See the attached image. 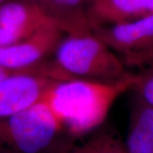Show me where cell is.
Listing matches in <instances>:
<instances>
[{"mask_svg": "<svg viewBox=\"0 0 153 153\" xmlns=\"http://www.w3.org/2000/svg\"><path fill=\"white\" fill-rule=\"evenodd\" d=\"M135 75L120 81L100 82L70 79L55 82L44 100L49 105L64 131L81 136L92 131L106 118L111 107L123 94L133 89Z\"/></svg>", "mask_w": 153, "mask_h": 153, "instance_id": "1", "label": "cell"}, {"mask_svg": "<svg viewBox=\"0 0 153 153\" xmlns=\"http://www.w3.org/2000/svg\"><path fill=\"white\" fill-rule=\"evenodd\" d=\"M53 63L67 80L113 82L129 75L120 57L94 33L63 38Z\"/></svg>", "mask_w": 153, "mask_h": 153, "instance_id": "2", "label": "cell"}, {"mask_svg": "<svg viewBox=\"0 0 153 153\" xmlns=\"http://www.w3.org/2000/svg\"><path fill=\"white\" fill-rule=\"evenodd\" d=\"M64 131L44 100L0 119V147L14 153H44Z\"/></svg>", "mask_w": 153, "mask_h": 153, "instance_id": "3", "label": "cell"}, {"mask_svg": "<svg viewBox=\"0 0 153 153\" xmlns=\"http://www.w3.org/2000/svg\"><path fill=\"white\" fill-rule=\"evenodd\" d=\"M61 75L52 61L14 71L0 82V119L17 114L43 100Z\"/></svg>", "mask_w": 153, "mask_h": 153, "instance_id": "4", "label": "cell"}, {"mask_svg": "<svg viewBox=\"0 0 153 153\" xmlns=\"http://www.w3.org/2000/svg\"><path fill=\"white\" fill-rule=\"evenodd\" d=\"M94 33L120 57L125 66L153 65V15L100 27Z\"/></svg>", "mask_w": 153, "mask_h": 153, "instance_id": "5", "label": "cell"}, {"mask_svg": "<svg viewBox=\"0 0 153 153\" xmlns=\"http://www.w3.org/2000/svg\"><path fill=\"white\" fill-rule=\"evenodd\" d=\"M64 38L56 24L42 28L30 38L17 44L0 47V66L9 71H20L49 60Z\"/></svg>", "mask_w": 153, "mask_h": 153, "instance_id": "6", "label": "cell"}, {"mask_svg": "<svg viewBox=\"0 0 153 153\" xmlns=\"http://www.w3.org/2000/svg\"><path fill=\"white\" fill-rule=\"evenodd\" d=\"M55 24L40 5L28 0H8L0 5V47L17 44Z\"/></svg>", "mask_w": 153, "mask_h": 153, "instance_id": "7", "label": "cell"}, {"mask_svg": "<svg viewBox=\"0 0 153 153\" xmlns=\"http://www.w3.org/2000/svg\"><path fill=\"white\" fill-rule=\"evenodd\" d=\"M153 15V0H91L88 16L93 32Z\"/></svg>", "mask_w": 153, "mask_h": 153, "instance_id": "8", "label": "cell"}, {"mask_svg": "<svg viewBox=\"0 0 153 153\" xmlns=\"http://www.w3.org/2000/svg\"><path fill=\"white\" fill-rule=\"evenodd\" d=\"M90 0H44L43 9L64 33H93L88 16Z\"/></svg>", "mask_w": 153, "mask_h": 153, "instance_id": "9", "label": "cell"}, {"mask_svg": "<svg viewBox=\"0 0 153 153\" xmlns=\"http://www.w3.org/2000/svg\"><path fill=\"white\" fill-rule=\"evenodd\" d=\"M124 146L127 153H153V133L130 116Z\"/></svg>", "mask_w": 153, "mask_h": 153, "instance_id": "10", "label": "cell"}, {"mask_svg": "<svg viewBox=\"0 0 153 153\" xmlns=\"http://www.w3.org/2000/svg\"><path fill=\"white\" fill-rule=\"evenodd\" d=\"M70 153H127L125 146L110 132H102L90 138Z\"/></svg>", "mask_w": 153, "mask_h": 153, "instance_id": "11", "label": "cell"}, {"mask_svg": "<svg viewBox=\"0 0 153 153\" xmlns=\"http://www.w3.org/2000/svg\"><path fill=\"white\" fill-rule=\"evenodd\" d=\"M133 89L146 103L153 107V68L135 75Z\"/></svg>", "mask_w": 153, "mask_h": 153, "instance_id": "12", "label": "cell"}, {"mask_svg": "<svg viewBox=\"0 0 153 153\" xmlns=\"http://www.w3.org/2000/svg\"><path fill=\"white\" fill-rule=\"evenodd\" d=\"M13 71H8V70H6V71H0V82H1L3 79H4L6 76H9L11 72H13Z\"/></svg>", "mask_w": 153, "mask_h": 153, "instance_id": "13", "label": "cell"}, {"mask_svg": "<svg viewBox=\"0 0 153 153\" xmlns=\"http://www.w3.org/2000/svg\"><path fill=\"white\" fill-rule=\"evenodd\" d=\"M28 1H31V2H33V3H35V4H37L38 5H40L41 7L43 6V4H44V0H28ZM43 8V7H42Z\"/></svg>", "mask_w": 153, "mask_h": 153, "instance_id": "14", "label": "cell"}, {"mask_svg": "<svg viewBox=\"0 0 153 153\" xmlns=\"http://www.w3.org/2000/svg\"><path fill=\"white\" fill-rule=\"evenodd\" d=\"M6 1H8V0H0V5H1V4H3L4 3H5Z\"/></svg>", "mask_w": 153, "mask_h": 153, "instance_id": "15", "label": "cell"}, {"mask_svg": "<svg viewBox=\"0 0 153 153\" xmlns=\"http://www.w3.org/2000/svg\"><path fill=\"white\" fill-rule=\"evenodd\" d=\"M6 71V69H4V67H2V66H0V71ZM9 71V70H8Z\"/></svg>", "mask_w": 153, "mask_h": 153, "instance_id": "16", "label": "cell"}, {"mask_svg": "<svg viewBox=\"0 0 153 153\" xmlns=\"http://www.w3.org/2000/svg\"><path fill=\"white\" fill-rule=\"evenodd\" d=\"M151 67H152V68H153V65H152V66H151Z\"/></svg>", "mask_w": 153, "mask_h": 153, "instance_id": "17", "label": "cell"}, {"mask_svg": "<svg viewBox=\"0 0 153 153\" xmlns=\"http://www.w3.org/2000/svg\"><path fill=\"white\" fill-rule=\"evenodd\" d=\"M90 2H91V0H90Z\"/></svg>", "mask_w": 153, "mask_h": 153, "instance_id": "18", "label": "cell"}]
</instances>
